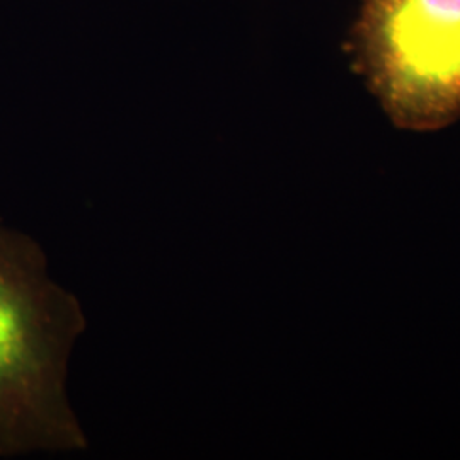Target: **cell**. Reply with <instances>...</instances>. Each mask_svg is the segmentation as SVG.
<instances>
[{
    "label": "cell",
    "mask_w": 460,
    "mask_h": 460,
    "mask_svg": "<svg viewBox=\"0 0 460 460\" xmlns=\"http://www.w3.org/2000/svg\"><path fill=\"white\" fill-rule=\"evenodd\" d=\"M355 66L395 127L433 132L460 118V0H362Z\"/></svg>",
    "instance_id": "obj_2"
},
{
    "label": "cell",
    "mask_w": 460,
    "mask_h": 460,
    "mask_svg": "<svg viewBox=\"0 0 460 460\" xmlns=\"http://www.w3.org/2000/svg\"><path fill=\"white\" fill-rule=\"evenodd\" d=\"M85 326L79 298L51 279L43 247L0 224V460L87 448L66 394Z\"/></svg>",
    "instance_id": "obj_1"
}]
</instances>
